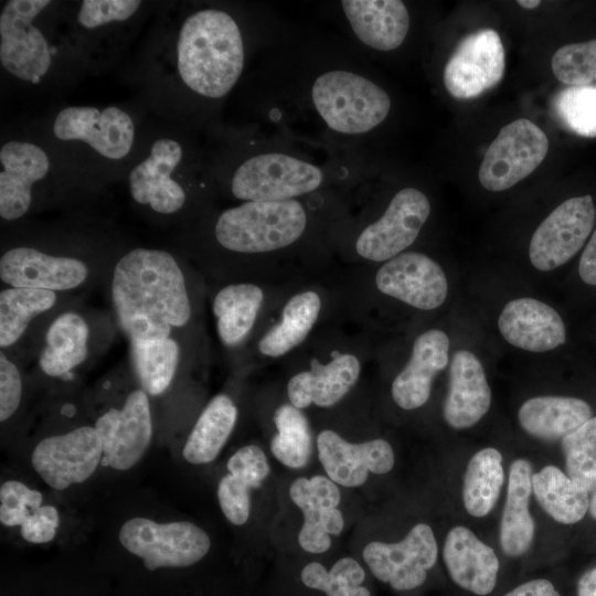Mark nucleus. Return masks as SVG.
<instances>
[{"mask_svg":"<svg viewBox=\"0 0 596 596\" xmlns=\"http://www.w3.org/2000/svg\"><path fill=\"white\" fill-rule=\"evenodd\" d=\"M443 560L451 581L460 588L478 596L494 589L499 558L470 529L457 525L447 533Z\"/></svg>","mask_w":596,"mask_h":596,"instance_id":"nucleus-24","label":"nucleus"},{"mask_svg":"<svg viewBox=\"0 0 596 596\" xmlns=\"http://www.w3.org/2000/svg\"><path fill=\"white\" fill-rule=\"evenodd\" d=\"M429 214L430 203L422 191L400 190L385 212L360 232L356 254L372 262L392 259L415 242Z\"/></svg>","mask_w":596,"mask_h":596,"instance_id":"nucleus-13","label":"nucleus"},{"mask_svg":"<svg viewBox=\"0 0 596 596\" xmlns=\"http://www.w3.org/2000/svg\"><path fill=\"white\" fill-rule=\"evenodd\" d=\"M289 496L302 513L334 509L341 501L337 483L320 475L297 478L289 488Z\"/></svg>","mask_w":596,"mask_h":596,"instance_id":"nucleus-43","label":"nucleus"},{"mask_svg":"<svg viewBox=\"0 0 596 596\" xmlns=\"http://www.w3.org/2000/svg\"><path fill=\"white\" fill-rule=\"evenodd\" d=\"M326 181L318 164L298 156L265 151L240 161L231 173V194L245 201H287L312 193Z\"/></svg>","mask_w":596,"mask_h":596,"instance_id":"nucleus-5","label":"nucleus"},{"mask_svg":"<svg viewBox=\"0 0 596 596\" xmlns=\"http://www.w3.org/2000/svg\"><path fill=\"white\" fill-rule=\"evenodd\" d=\"M52 131L57 140L84 143L109 161L128 157L136 139L132 117L116 106H67L56 114Z\"/></svg>","mask_w":596,"mask_h":596,"instance_id":"nucleus-11","label":"nucleus"},{"mask_svg":"<svg viewBox=\"0 0 596 596\" xmlns=\"http://www.w3.org/2000/svg\"><path fill=\"white\" fill-rule=\"evenodd\" d=\"M172 77L201 100L217 102L235 87L245 66V41L228 11L200 8L178 26L170 53Z\"/></svg>","mask_w":596,"mask_h":596,"instance_id":"nucleus-2","label":"nucleus"},{"mask_svg":"<svg viewBox=\"0 0 596 596\" xmlns=\"http://www.w3.org/2000/svg\"><path fill=\"white\" fill-rule=\"evenodd\" d=\"M556 120L568 131L586 138L596 137V86H568L552 100Z\"/></svg>","mask_w":596,"mask_h":596,"instance_id":"nucleus-39","label":"nucleus"},{"mask_svg":"<svg viewBox=\"0 0 596 596\" xmlns=\"http://www.w3.org/2000/svg\"><path fill=\"white\" fill-rule=\"evenodd\" d=\"M377 289L414 308L433 310L444 304L448 283L443 268L418 252L401 253L376 272Z\"/></svg>","mask_w":596,"mask_h":596,"instance_id":"nucleus-20","label":"nucleus"},{"mask_svg":"<svg viewBox=\"0 0 596 596\" xmlns=\"http://www.w3.org/2000/svg\"><path fill=\"white\" fill-rule=\"evenodd\" d=\"M58 524L60 517L56 508L45 504L33 511L21 524L20 533L30 543H47L55 538Z\"/></svg>","mask_w":596,"mask_h":596,"instance_id":"nucleus-48","label":"nucleus"},{"mask_svg":"<svg viewBox=\"0 0 596 596\" xmlns=\"http://www.w3.org/2000/svg\"><path fill=\"white\" fill-rule=\"evenodd\" d=\"M252 489L231 473L223 476L217 486V499L224 517L235 525L246 523L251 513Z\"/></svg>","mask_w":596,"mask_h":596,"instance_id":"nucleus-45","label":"nucleus"},{"mask_svg":"<svg viewBox=\"0 0 596 596\" xmlns=\"http://www.w3.org/2000/svg\"><path fill=\"white\" fill-rule=\"evenodd\" d=\"M566 475L588 492L596 490V416L562 438Z\"/></svg>","mask_w":596,"mask_h":596,"instance_id":"nucleus-40","label":"nucleus"},{"mask_svg":"<svg viewBox=\"0 0 596 596\" xmlns=\"http://www.w3.org/2000/svg\"><path fill=\"white\" fill-rule=\"evenodd\" d=\"M317 449L327 476L348 488L362 486L369 472L387 473L395 462L393 448L385 439L350 443L330 429L319 433Z\"/></svg>","mask_w":596,"mask_h":596,"instance_id":"nucleus-22","label":"nucleus"},{"mask_svg":"<svg viewBox=\"0 0 596 596\" xmlns=\"http://www.w3.org/2000/svg\"><path fill=\"white\" fill-rule=\"evenodd\" d=\"M63 294L36 288L6 287L0 291V348L18 360L31 340L33 355L50 321L67 306Z\"/></svg>","mask_w":596,"mask_h":596,"instance_id":"nucleus-18","label":"nucleus"},{"mask_svg":"<svg viewBox=\"0 0 596 596\" xmlns=\"http://www.w3.org/2000/svg\"><path fill=\"white\" fill-rule=\"evenodd\" d=\"M307 225V212L298 200L245 201L217 215L213 235L225 251L260 254L296 243Z\"/></svg>","mask_w":596,"mask_h":596,"instance_id":"nucleus-3","label":"nucleus"},{"mask_svg":"<svg viewBox=\"0 0 596 596\" xmlns=\"http://www.w3.org/2000/svg\"><path fill=\"white\" fill-rule=\"evenodd\" d=\"M47 0H10L0 12V64L12 77L40 84L53 65V49L38 25Z\"/></svg>","mask_w":596,"mask_h":596,"instance_id":"nucleus-6","label":"nucleus"},{"mask_svg":"<svg viewBox=\"0 0 596 596\" xmlns=\"http://www.w3.org/2000/svg\"><path fill=\"white\" fill-rule=\"evenodd\" d=\"M95 266L82 253L19 244L0 257V279L7 287L68 292L94 279Z\"/></svg>","mask_w":596,"mask_h":596,"instance_id":"nucleus-7","label":"nucleus"},{"mask_svg":"<svg viewBox=\"0 0 596 596\" xmlns=\"http://www.w3.org/2000/svg\"><path fill=\"white\" fill-rule=\"evenodd\" d=\"M589 512L590 515L596 520V490L593 493V497L589 501Z\"/></svg>","mask_w":596,"mask_h":596,"instance_id":"nucleus-53","label":"nucleus"},{"mask_svg":"<svg viewBox=\"0 0 596 596\" xmlns=\"http://www.w3.org/2000/svg\"><path fill=\"white\" fill-rule=\"evenodd\" d=\"M491 406V390L478 358L467 350L454 353L443 415L454 429L477 424Z\"/></svg>","mask_w":596,"mask_h":596,"instance_id":"nucleus-25","label":"nucleus"},{"mask_svg":"<svg viewBox=\"0 0 596 596\" xmlns=\"http://www.w3.org/2000/svg\"><path fill=\"white\" fill-rule=\"evenodd\" d=\"M277 433L270 440L274 457L284 466L305 467L312 451V436L307 417L291 404L280 405L274 414Z\"/></svg>","mask_w":596,"mask_h":596,"instance_id":"nucleus-37","label":"nucleus"},{"mask_svg":"<svg viewBox=\"0 0 596 596\" xmlns=\"http://www.w3.org/2000/svg\"><path fill=\"white\" fill-rule=\"evenodd\" d=\"M532 492L543 510L562 524L581 521L589 509L588 491L556 466L532 475Z\"/></svg>","mask_w":596,"mask_h":596,"instance_id":"nucleus-34","label":"nucleus"},{"mask_svg":"<svg viewBox=\"0 0 596 596\" xmlns=\"http://www.w3.org/2000/svg\"><path fill=\"white\" fill-rule=\"evenodd\" d=\"M549 140L526 118L502 127L490 143L479 168V181L489 191L507 190L531 174L544 160Z\"/></svg>","mask_w":596,"mask_h":596,"instance_id":"nucleus-10","label":"nucleus"},{"mask_svg":"<svg viewBox=\"0 0 596 596\" xmlns=\"http://www.w3.org/2000/svg\"><path fill=\"white\" fill-rule=\"evenodd\" d=\"M343 15L354 36L365 46L387 52L404 42L409 13L400 0H343Z\"/></svg>","mask_w":596,"mask_h":596,"instance_id":"nucleus-27","label":"nucleus"},{"mask_svg":"<svg viewBox=\"0 0 596 596\" xmlns=\"http://www.w3.org/2000/svg\"><path fill=\"white\" fill-rule=\"evenodd\" d=\"M103 445V464L116 470L132 468L147 451L153 433L149 395L138 386L119 407L111 406L95 421Z\"/></svg>","mask_w":596,"mask_h":596,"instance_id":"nucleus-12","label":"nucleus"},{"mask_svg":"<svg viewBox=\"0 0 596 596\" xmlns=\"http://www.w3.org/2000/svg\"><path fill=\"white\" fill-rule=\"evenodd\" d=\"M498 327L510 344L531 352L551 351L566 340L557 311L529 297L509 301L499 316Z\"/></svg>","mask_w":596,"mask_h":596,"instance_id":"nucleus-23","label":"nucleus"},{"mask_svg":"<svg viewBox=\"0 0 596 596\" xmlns=\"http://www.w3.org/2000/svg\"><path fill=\"white\" fill-rule=\"evenodd\" d=\"M595 221L590 195L571 198L555 207L535 230L529 247L532 265L549 272L568 262L584 245Z\"/></svg>","mask_w":596,"mask_h":596,"instance_id":"nucleus-16","label":"nucleus"},{"mask_svg":"<svg viewBox=\"0 0 596 596\" xmlns=\"http://www.w3.org/2000/svg\"><path fill=\"white\" fill-rule=\"evenodd\" d=\"M532 475V465L524 458L510 465L499 533L501 549L508 556L523 555L534 538L535 523L529 510Z\"/></svg>","mask_w":596,"mask_h":596,"instance_id":"nucleus-29","label":"nucleus"},{"mask_svg":"<svg viewBox=\"0 0 596 596\" xmlns=\"http://www.w3.org/2000/svg\"><path fill=\"white\" fill-rule=\"evenodd\" d=\"M51 161L38 143L9 140L0 148V217L15 222L28 215L34 188L49 174Z\"/></svg>","mask_w":596,"mask_h":596,"instance_id":"nucleus-21","label":"nucleus"},{"mask_svg":"<svg viewBox=\"0 0 596 596\" xmlns=\"http://www.w3.org/2000/svg\"><path fill=\"white\" fill-rule=\"evenodd\" d=\"M504 482L502 455L487 447L477 451L469 460L462 483V503L466 511L476 518L486 517L494 508Z\"/></svg>","mask_w":596,"mask_h":596,"instance_id":"nucleus-36","label":"nucleus"},{"mask_svg":"<svg viewBox=\"0 0 596 596\" xmlns=\"http://www.w3.org/2000/svg\"><path fill=\"white\" fill-rule=\"evenodd\" d=\"M592 418V408L571 396H536L525 401L518 412L522 429L541 440L562 439Z\"/></svg>","mask_w":596,"mask_h":596,"instance_id":"nucleus-30","label":"nucleus"},{"mask_svg":"<svg viewBox=\"0 0 596 596\" xmlns=\"http://www.w3.org/2000/svg\"><path fill=\"white\" fill-rule=\"evenodd\" d=\"M97 334L89 318L66 307L47 324L38 345V368L50 379L71 380L93 360Z\"/></svg>","mask_w":596,"mask_h":596,"instance_id":"nucleus-19","label":"nucleus"},{"mask_svg":"<svg viewBox=\"0 0 596 596\" xmlns=\"http://www.w3.org/2000/svg\"><path fill=\"white\" fill-rule=\"evenodd\" d=\"M184 158V147L175 138L156 139L148 155L129 171L127 182L132 202L159 219L179 215L189 201L180 173Z\"/></svg>","mask_w":596,"mask_h":596,"instance_id":"nucleus-8","label":"nucleus"},{"mask_svg":"<svg viewBox=\"0 0 596 596\" xmlns=\"http://www.w3.org/2000/svg\"><path fill=\"white\" fill-rule=\"evenodd\" d=\"M321 309L316 291L294 295L284 306L281 319L259 340V352L269 358L281 356L299 345L315 326Z\"/></svg>","mask_w":596,"mask_h":596,"instance_id":"nucleus-35","label":"nucleus"},{"mask_svg":"<svg viewBox=\"0 0 596 596\" xmlns=\"http://www.w3.org/2000/svg\"><path fill=\"white\" fill-rule=\"evenodd\" d=\"M577 596H596V567L584 573L578 579Z\"/></svg>","mask_w":596,"mask_h":596,"instance_id":"nucleus-51","label":"nucleus"},{"mask_svg":"<svg viewBox=\"0 0 596 596\" xmlns=\"http://www.w3.org/2000/svg\"><path fill=\"white\" fill-rule=\"evenodd\" d=\"M102 458L100 437L94 426L85 425L40 440L31 462L46 485L63 490L87 480Z\"/></svg>","mask_w":596,"mask_h":596,"instance_id":"nucleus-15","label":"nucleus"},{"mask_svg":"<svg viewBox=\"0 0 596 596\" xmlns=\"http://www.w3.org/2000/svg\"><path fill=\"white\" fill-rule=\"evenodd\" d=\"M503 596H561V594L549 579L535 578L518 585Z\"/></svg>","mask_w":596,"mask_h":596,"instance_id":"nucleus-49","label":"nucleus"},{"mask_svg":"<svg viewBox=\"0 0 596 596\" xmlns=\"http://www.w3.org/2000/svg\"><path fill=\"white\" fill-rule=\"evenodd\" d=\"M118 538L149 571L191 566L211 547L207 533L189 521L158 523L147 518H132L123 524Z\"/></svg>","mask_w":596,"mask_h":596,"instance_id":"nucleus-9","label":"nucleus"},{"mask_svg":"<svg viewBox=\"0 0 596 596\" xmlns=\"http://www.w3.org/2000/svg\"><path fill=\"white\" fill-rule=\"evenodd\" d=\"M309 97L323 124L342 136L370 132L386 119L392 104L379 84L341 67L318 74L310 85Z\"/></svg>","mask_w":596,"mask_h":596,"instance_id":"nucleus-4","label":"nucleus"},{"mask_svg":"<svg viewBox=\"0 0 596 596\" xmlns=\"http://www.w3.org/2000/svg\"><path fill=\"white\" fill-rule=\"evenodd\" d=\"M300 578L305 586L321 590L327 596H371L370 590L362 586L365 572L352 557L340 558L330 571L318 562H311L302 568Z\"/></svg>","mask_w":596,"mask_h":596,"instance_id":"nucleus-38","label":"nucleus"},{"mask_svg":"<svg viewBox=\"0 0 596 596\" xmlns=\"http://www.w3.org/2000/svg\"><path fill=\"white\" fill-rule=\"evenodd\" d=\"M518 4L524 9H534L541 4L539 0H519Z\"/></svg>","mask_w":596,"mask_h":596,"instance_id":"nucleus-52","label":"nucleus"},{"mask_svg":"<svg viewBox=\"0 0 596 596\" xmlns=\"http://www.w3.org/2000/svg\"><path fill=\"white\" fill-rule=\"evenodd\" d=\"M551 66L555 77L570 86H584L596 82V39L560 47Z\"/></svg>","mask_w":596,"mask_h":596,"instance_id":"nucleus-41","label":"nucleus"},{"mask_svg":"<svg viewBox=\"0 0 596 596\" xmlns=\"http://www.w3.org/2000/svg\"><path fill=\"white\" fill-rule=\"evenodd\" d=\"M237 408L228 395L214 396L198 417L182 449L183 458L202 465L213 461L232 434Z\"/></svg>","mask_w":596,"mask_h":596,"instance_id":"nucleus-33","label":"nucleus"},{"mask_svg":"<svg viewBox=\"0 0 596 596\" xmlns=\"http://www.w3.org/2000/svg\"><path fill=\"white\" fill-rule=\"evenodd\" d=\"M41 505V492L23 482L9 480L0 487V521L6 526H21Z\"/></svg>","mask_w":596,"mask_h":596,"instance_id":"nucleus-44","label":"nucleus"},{"mask_svg":"<svg viewBox=\"0 0 596 596\" xmlns=\"http://www.w3.org/2000/svg\"><path fill=\"white\" fill-rule=\"evenodd\" d=\"M362 556L377 579L395 590H411L426 581L436 564L438 546L432 528L418 523L398 542H370Z\"/></svg>","mask_w":596,"mask_h":596,"instance_id":"nucleus-14","label":"nucleus"},{"mask_svg":"<svg viewBox=\"0 0 596 596\" xmlns=\"http://www.w3.org/2000/svg\"><path fill=\"white\" fill-rule=\"evenodd\" d=\"M226 467L228 473L244 481L251 489L259 488L270 471L265 453L256 445L237 449Z\"/></svg>","mask_w":596,"mask_h":596,"instance_id":"nucleus-46","label":"nucleus"},{"mask_svg":"<svg viewBox=\"0 0 596 596\" xmlns=\"http://www.w3.org/2000/svg\"><path fill=\"white\" fill-rule=\"evenodd\" d=\"M109 292L128 341L178 337L192 318L184 269L164 249L135 247L121 254L110 270Z\"/></svg>","mask_w":596,"mask_h":596,"instance_id":"nucleus-1","label":"nucleus"},{"mask_svg":"<svg viewBox=\"0 0 596 596\" xmlns=\"http://www.w3.org/2000/svg\"><path fill=\"white\" fill-rule=\"evenodd\" d=\"M141 4L136 0H84L78 6L76 22L85 31L108 29L132 19Z\"/></svg>","mask_w":596,"mask_h":596,"instance_id":"nucleus-42","label":"nucleus"},{"mask_svg":"<svg viewBox=\"0 0 596 596\" xmlns=\"http://www.w3.org/2000/svg\"><path fill=\"white\" fill-rule=\"evenodd\" d=\"M131 372L149 396H160L171 386L182 360L178 337L129 341Z\"/></svg>","mask_w":596,"mask_h":596,"instance_id":"nucleus-31","label":"nucleus"},{"mask_svg":"<svg viewBox=\"0 0 596 596\" xmlns=\"http://www.w3.org/2000/svg\"><path fill=\"white\" fill-rule=\"evenodd\" d=\"M263 301L262 288L251 283L230 284L216 292L212 309L217 334L226 347H235L245 340Z\"/></svg>","mask_w":596,"mask_h":596,"instance_id":"nucleus-32","label":"nucleus"},{"mask_svg":"<svg viewBox=\"0 0 596 596\" xmlns=\"http://www.w3.org/2000/svg\"><path fill=\"white\" fill-rule=\"evenodd\" d=\"M23 393L22 374L17 361L0 351V421L10 419L20 407Z\"/></svg>","mask_w":596,"mask_h":596,"instance_id":"nucleus-47","label":"nucleus"},{"mask_svg":"<svg viewBox=\"0 0 596 596\" xmlns=\"http://www.w3.org/2000/svg\"><path fill=\"white\" fill-rule=\"evenodd\" d=\"M360 372V361L351 353L337 354L326 364L315 360L310 370L301 371L288 381L290 404L299 409L311 404L331 407L352 389Z\"/></svg>","mask_w":596,"mask_h":596,"instance_id":"nucleus-28","label":"nucleus"},{"mask_svg":"<svg viewBox=\"0 0 596 596\" xmlns=\"http://www.w3.org/2000/svg\"><path fill=\"white\" fill-rule=\"evenodd\" d=\"M578 273L585 284L596 286V230L582 253Z\"/></svg>","mask_w":596,"mask_h":596,"instance_id":"nucleus-50","label":"nucleus"},{"mask_svg":"<svg viewBox=\"0 0 596 596\" xmlns=\"http://www.w3.org/2000/svg\"><path fill=\"white\" fill-rule=\"evenodd\" d=\"M449 339L438 329L419 334L412 349V354L392 383L393 401L403 409H416L429 398L435 376L449 361Z\"/></svg>","mask_w":596,"mask_h":596,"instance_id":"nucleus-26","label":"nucleus"},{"mask_svg":"<svg viewBox=\"0 0 596 596\" xmlns=\"http://www.w3.org/2000/svg\"><path fill=\"white\" fill-rule=\"evenodd\" d=\"M504 50L499 34L482 29L464 38L444 68V84L455 98L469 99L494 87L503 77Z\"/></svg>","mask_w":596,"mask_h":596,"instance_id":"nucleus-17","label":"nucleus"}]
</instances>
